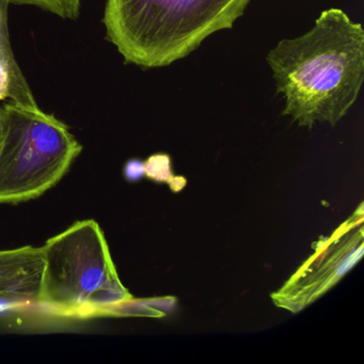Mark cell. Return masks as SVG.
Listing matches in <instances>:
<instances>
[{
	"label": "cell",
	"mask_w": 364,
	"mask_h": 364,
	"mask_svg": "<svg viewBox=\"0 0 364 364\" xmlns=\"http://www.w3.org/2000/svg\"><path fill=\"white\" fill-rule=\"evenodd\" d=\"M43 266L41 247L0 250V311L37 304Z\"/></svg>",
	"instance_id": "cell-6"
},
{
	"label": "cell",
	"mask_w": 364,
	"mask_h": 364,
	"mask_svg": "<svg viewBox=\"0 0 364 364\" xmlns=\"http://www.w3.org/2000/svg\"><path fill=\"white\" fill-rule=\"evenodd\" d=\"M144 173V165L138 161H132L125 168V176L129 180L136 181Z\"/></svg>",
	"instance_id": "cell-8"
},
{
	"label": "cell",
	"mask_w": 364,
	"mask_h": 364,
	"mask_svg": "<svg viewBox=\"0 0 364 364\" xmlns=\"http://www.w3.org/2000/svg\"><path fill=\"white\" fill-rule=\"evenodd\" d=\"M10 4L8 3L7 0H0V16H1V12L6 9V8H9Z\"/></svg>",
	"instance_id": "cell-9"
},
{
	"label": "cell",
	"mask_w": 364,
	"mask_h": 364,
	"mask_svg": "<svg viewBox=\"0 0 364 364\" xmlns=\"http://www.w3.org/2000/svg\"><path fill=\"white\" fill-rule=\"evenodd\" d=\"M82 151L56 117L0 102V204L41 197L63 180Z\"/></svg>",
	"instance_id": "cell-4"
},
{
	"label": "cell",
	"mask_w": 364,
	"mask_h": 364,
	"mask_svg": "<svg viewBox=\"0 0 364 364\" xmlns=\"http://www.w3.org/2000/svg\"><path fill=\"white\" fill-rule=\"evenodd\" d=\"M251 0H107L103 23L125 63L168 67L231 29Z\"/></svg>",
	"instance_id": "cell-2"
},
{
	"label": "cell",
	"mask_w": 364,
	"mask_h": 364,
	"mask_svg": "<svg viewBox=\"0 0 364 364\" xmlns=\"http://www.w3.org/2000/svg\"><path fill=\"white\" fill-rule=\"evenodd\" d=\"M363 210H359L329 238L272 298L276 306L297 313L334 287L363 255Z\"/></svg>",
	"instance_id": "cell-5"
},
{
	"label": "cell",
	"mask_w": 364,
	"mask_h": 364,
	"mask_svg": "<svg viewBox=\"0 0 364 364\" xmlns=\"http://www.w3.org/2000/svg\"><path fill=\"white\" fill-rule=\"evenodd\" d=\"M267 63L283 114L299 127H336L353 107L364 80V29L343 10H323L314 26L270 50Z\"/></svg>",
	"instance_id": "cell-1"
},
{
	"label": "cell",
	"mask_w": 364,
	"mask_h": 364,
	"mask_svg": "<svg viewBox=\"0 0 364 364\" xmlns=\"http://www.w3.org/2000/svg\"><path fill=\"white\" fill-rule=\"evenodd\" d=\"M10 5L33 6L65 20L80 16L82 0H7Z\"/></svg>",
	"instance_id": "cell-7"
},
{
	"label": "cell",
	"mask_w": 364,
	"mask_h": 364,
	"mask_svg": "<svg viewBox=\"0 0 364 364\" xmlns=\"http://www.w3.org/2000/svg\"><path fill=\"white\" fill-rule=\"evenodd\" d=\"M41 249L44 266L37 304L53 314L86 318L114 312L133 300L97 221H77Z\"/></svg>",
	"instance_id": "cell-3"
}]
</instances>
